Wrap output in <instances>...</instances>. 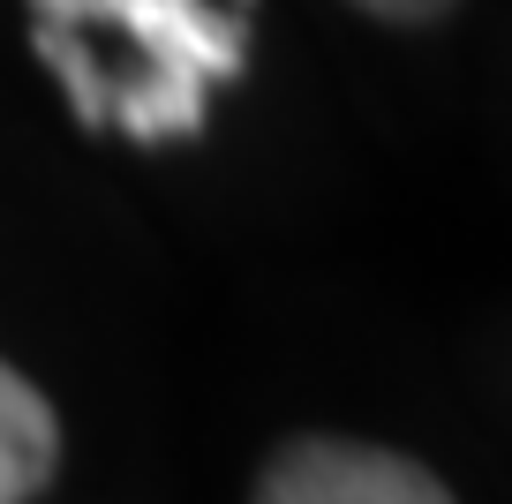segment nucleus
Segmentation results:
<instances>
[{
  "label": "nucleus",
  "instance_id": "nucleus-1",
  "mask_svg": "<svg viewBox=\"0 0 512 504\" xmlns=\"http://www.w3.org/2000/svg\"><path fill=\"white\" fill-rule=\"evenodd\" d=\"M31 38L83 128L166 143L241 76L249 0H31Z\"/></svg>",
  "mask_w": 512,
  "mask_h": 504
},
{
  "label": "nucleus",
  "instance_id": "nucleus-2",
  "mask_svg": "<svg viewBox=\"0 0 512 504\" xmlns=\"http://www.w3.org/2000/svg\"><path fill=\"white\" fill-rule=\"evenodd\" d=\"M249 504H460L422 459L384 452L362 437H287Z\"/></svg>",
  "mask_w": 512,
  "mask_h": 504
},
{
  "label": "nucleus",
  "instance_id": "nucleus-3",
  "mask_svg": "<svg viewBox=\"0 0 512 504\" xmlns=\"http://www.w3.org/2000/svg\"><path fill=\"white\" fill-rule=\"evenodd\" d=\"M61 467V414L16 362H0V504H31Z\"/></svg>",
  "mask_w": 512,
  "mask_h": 504
},
{
  "label": "nucleus",
  "instance_id": "nucleus-4",
  "mask_svg": "<svg viewBox=\"0 0 512 504\" xmlns=\"http://www.w3.org/2000/svg\"><path fill=\"white\" fill-rule=\"evenodd\" d=\"M362 16H377V23H437V16H452L460 0H354Z\"/></svg>",
  "mask_w": 512,
  "mask_h": 504
}]
</instances>
